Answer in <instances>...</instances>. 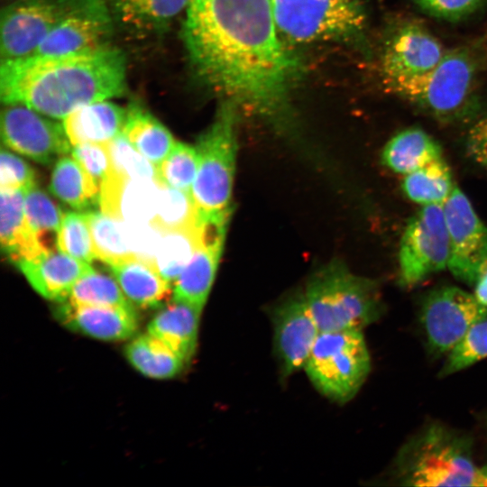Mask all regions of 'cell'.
Masks as SVG:
<instances>
[{"mask_svg":"<svg viewBox=\"0 0 487 487\" xmlns=\"http://www.w3.org/2000/svg\"><path fill=\"white\" fill-rule=\"evenodd\" d=\"M181 38L193 73L222 102L281 127L291 121L302 66L271 0H189Z\"/></svg>","mask_w":487,"mask_h":487,"instance_id":"6da1fadb","label":"cell"},{"mask_svg":"<svg viewBox=\"0 0 487 487\" xmlns=\"http://www.w3.org/2000/svg\"><path fill=\"white\" fill-rule=\"evenodd\" d=\"M126 90V59L107 45L69 54H32L1 60L0 97L54 119L76 108L110 100Z\"/></svg>","mask_w":487,"mask_h":487,"instance_id":"7a4b0ae2","label":"cell"},{"mask_svg":"<svg viewBox=\"0 0 487 487\" xmlns=\"http://www.w3.org/2000/svg\"><path fill=\"white\" fill-rule=\"evenodd\" d=\"M477 61L465 48L446 51L430 70L412 76L382 78L385 90L444 123H459L478 111Z\"/></svg>","mask_w":487,"mask_h":487,"instance_id":"3957f363","label":"cell"},{"mask_svg":"<svg viewBox=\"0 0 487 487\" xmlns=\"http://www.w3.org/2000/svg\"><path fill=\"white\" fill-rule=\"evenodd\" d=\"M304 296L320 332L362 329L382 310L375 280L353 273L339 262L316 271Z\"/></svg>","mask_w":487,"mask_h":487,"instance_id":"277c9868","label":"cell"},{"mask_svg":"<svg viewBox=\"0 0 487 487\" xmlns=\"http://www.w3.org/2000/svg\"><path fill=\"white\" fill-rule=\"evenodd\" d=\"M238 112L233 105L222 102L213 124L196 145L199 165L191 195L199 220L230 218Z\"/></svg>","mask_w":487,"mask_h":487,"instance_id":"5b68a950","label":"cell"},{"mask_svg":"<svg viewBox=\"0 0 487 487\" xmlns=\"http://www.w3.org/2000/svg\"><path fill=\"white\" fill-rule=\"evenodd\" d=\"M285 41L359 45L364 41L363 0H271Z\"/></svg>","mask_w":487,"mask_h":487,"instance_id":"8992f818","label":"cell"},{"mask_svg":"<svg viewBox=\"0 0 487 487\" xmlns=\"http://www.w3.org/2000/svg\"><path fill=\"white\" fill-rule=\"evenodd\" d=\"M404 485L474 486V465L468 439L432 425L408 443L398 458Z\"/></svg>","mask_w":487,"mask_h":487,"instance_id":"52a82bcc","label":"cell"},{"mask_svg":"<svg viewBox=\"0 0 487 487\" xmlns=\"http://www.w3.org/2000/svg\"><path fill=\"white\" fill-rule=\"evenodd\" d=\"M304 369L322 394L339 403L350 400L371 369L362 329L320 332Z\"/></svg>","mask_w":487,"mask_h":487,"instance_id":"ba28073f","label":"cell"},{"mask_svg":"<svg viewBox=\"0 0 487 487\" xmlns=\"http://www.w3.org/2000/svg\"><path fill=\"white\" fill-rule=\"evenodd\" d=\"M448 233L443 205L422 206L408 221L398 253L399 281L413 287L447 268Z\"/></svg>","mask_w":487,"mask_h":487,"instance_id":"9c48e42d","label":"cell"},{"mask_svg":"<svg viewBox=\"0 0 487 487\" xmlns=\"http://www.w3.org/2000/svg\"><path fill=\"white\" fill-rule=\"evenodd\" d=\"M487 318V308L473 294L455 286L429 292L423 300L420 321L432 354H448L470 327Z\"/></svg>","mask_w":487,"mask_h":487,"instance_id":"30bf717a","label":"cell"},{"mask_svg":"<svg viewBox=\"0 0 487 487\" xmlns=\"http://www.w3.org/2000/svg\"><path fill=\"white\" fill-rule=\"evenodd\" d=\"M443 208L449 242L447 269L457 280L474 285L487 269V226L457 186Z\"/></svg>","mask_w":487,"mask_h":487,"instance_id":"8fae6325","label":"cell"},{"mask_svg":"<svg viewBox=\"0 0 487 487\" xmlns=\"http://www.w3.org/2000/svg\"><path fill=\"white\" fill-rule=\"evenodd\" d=\"M72 0H14L0 16L1 60L33 54L61 19Z\"/></svg>","mask_w":487,"mask_h":487,"instance_id":"7c38bea8","label":"cell"},{"mask_svg":"<svg viewBox=\"0 0 487 487\" xmlns=\"http://www.w3.org/2000/svg\"><path fill=\"white\" fill-rule=\"evenodd\" d=\"M21 104L4 105L1 112L3 143L44 165L70 151L63 124Z\"/></svg>","mask_w":487,"mask_h":487,"instance_id":"4fadbf2b","label":"cell"},{"mask_svg":"<svg viewBox=\"0 0 487 487\" xmlns=\"http://www.w3.org/2000/svg\"><path fill=\"white\" fill-rule=\"evenodd\" d=\"M115 26L105 0H72L33 54H69L110 45Z\"/></svg>","mask_w":487,"mask_h":487,"instance_id":"5bb4252c","label":"cell"},{"mask_svg":"<svg viewBox=\"0 0 487 487\" xmlns=\"http://www.w3.org/2000/svg\"><path fill=\"white\" fill-rule=\"evenodd\" d=\"M446 51L422 24L404 21L388 34L381 50L382 78L412 77L436 67Z\"/></svg>","mask_w":487,"mask_h":487,"instance_id":"9a60e30c","label":"cell"},{"mask_svg":"<svg viewBox=\"0 0 487 487\" xmlns=\"http://www.w3.org/2000/svg\"><path fill=\"white\" fill-rule=\"evenodd\" d=\"M275 350L284 375L304 368L320 331L304 294L289 298L272 312Z\"/></svg>","mask_w":487,"mask_h":487,"instance_id":"2e32d148","label":"cell"},{"mask_svg":"<svg viewBox=\"0 0 487 487\" xmlns=\"http://www.w3.org/2000/svg\"><path fill=\"white\" fill-rule=\"evenodd\" d=\"M204 240L173 283L172 299L203 309L223 252L227 221H201Z\"/></svg>","mask_w":487,"mask_h":487,"instance_id":"e0dca14e","label":"cell"},{"mask_svg":"<svg viewBox=\"0 0 487 487\" xmlns=\"http://www.w3.org/2000/svg\"><path fill=\"white\" fill-rule=\"evenodd\" d=\"M159 185L151 179L129 178L111 170L100 187V210L116 220L151 223L157 211Z\"/></svg>","mask_w":487,"mask_h":487,"instance_id":"ac0fdd59","label":"cell"},{"mask_svg":"<svg viewBox=\"0 0 487 487\" xmlns=\"http://www.w3.org/2000/svg\"><path fill=\"white\" fill-rule=\"evenodd\" d=\"M67 327L105 341L131 337L138 327L134 307H106L60 302L56 312Z\"/></svg>","mask_w":487,"mask_h":487,"instance_id":"d6986e66","label":"cell"},{"mask_svg":"<svg viewBox=\"0 0 487 487\" xmlns=\"http://www.w3.org/2000/svg\"><path fill=\"white\" fill-rule=\"evenodd\" d=\"M15 265L40 295L60 303L68 299L73 286L82 276L93 271L90 263L59 249Z\"/></svg>","mask_w":487,"mask_h":487,"instance_id":"ffe728a7","label":"cell"},{"mask_svg":"<svg viewBox=\"0 0 487 487\" xmlns=\"http://www.w3.org/2000/svg\"><path fill=\"white\" fill-rule=\"evenodd\" d=\"M24 197L25 189L1 190V247L14 264L50 253L26 219Z\"/></svg>","mask_w":487,"mask_h":487,"instance_id":"44dd1931","label":"cell"},{"mask_svg":"<svg viewBox=\"0 0 487 487\" xmlns=\"http://www.w3.org/2000/svg\"><path fill=\"white\" fill-rule=\"evenodd\" d=\"M189 0H105L115 25L137 37L166 31Z\"/></svg>","mask_w":487,"mask_h":487,"instance_id":"7402d4cb","label":"cell"},{"mask_svg":"<svg viewBox=\"0 0 487 487\" xmlns=\"http://www.w3.org/2000/svg\"><path fill=\"white\" fill-rule=\"evenodd\" d=\"M126 117L127 108L102 100L76 108L62 124L71 145L105 143L123 133Z\"/></svg>","mask_w":487,"mask_h":487,"instance_id":"603a6c76","label":"cell"},{"mask_svg":"<svg viewBox=\"0 0 487 487\" xmlns=\"http://www.w3.org/2000/svg\"><path fill=\"white\" fill-rule=\"evenodd\" d=\"M201 312L190 304L172 299L153 317L147 332L188 363L196 351Z\"/></svg>","mask_w":487,"mask_h":487,"instance_id":"cb8c5ba5","label":"cell"},{"mask_svg":"<svg viewBox=\"0 0 487 487\" xmlns=\"http://www.w3.org/2000/svg\"><path fill=\"white\" fill-rule=\"evenodd\" d=\"M443 158L439 142L418 127L393 135L381 152V163L395 173L406 175Z\"/></svg>","mask_w":487,"mask_h":487,"instance_id":"d4e9b609","label":"cell"},{"mask_svg":"<svg viewBox=\"0 0 487 487\" xmlns=\"http://www.w3.org/2000/svg\"><path fill=\"white\" fill-rule=\"evenodd\" d=\"M110 272L134 306H159L170 294V283L152 265L137 259L109 265Z\"/></svg>","mask_w":487,"mask_h":487,"instance_id":"484cf974","label":"cell"},{"mask_svg":"<svg viewBox=\"0 0 487 487\" xmlns=\"http://www.w3.org/2000/svg\"><path fill=\"white\" fill-rule=\"evenodd\" d=\"M122 133L158 168L177 142L170 132L137 103L127 107L126 122Z\"/></svg>","mask_w":487,"mask_h":487,"instance_id":"4316f807","label":"cell"},{"mask_svg":"<svg viewBox=\"0 0 487 487\" xmlns=\"http://www.w3.org/2000/svg\"><path fill=\"white\" fill-rule=\"evenodd\" d=\"M50 190L78 211L93 210L99 203L100 188L73 157L62 156L56 161Z\"/></svg>","mask_w":487,"mask_h":487,"instance_id":"83f0119b","label":"cell"},{"mask_svg":"<svg viewBox=\"0 0 487 487\" xmlns=\"http://www.w3.org/2000/svg\"><path fill=\"white\" fill-rule=\"evenodd\" d=\"M129 363L152 379H170L179 374L186 361L161 340L147 332L133 339L125 347Z\"/></svg>","mask_w":487,"mask_h":487,"instance_id":"f1b7e54d","label":"cell"},{"mask_svg":"<svg viewBox=\"0 0 487 487\" xmlns=\"http://www.w3.org/2000/svg\"><path fill=\"white\" fill-rule=\"evenodd\" d=\"M204 240V225L162 232L155 257V269L174 283Z\"/></svg>","mask_w":487,"mask_h":487,"instance_id":"f546056e","label":"cell"},{"mask_svg":"<svg viewBox=\"0 0 487 487\" xmlns=\"http://www.w3.org/2000/svg\"><path fill=\"white\" fill-rule=\"evenodd\" d=\"M455 186L451 170L444 158L404 175L401 182L404 195L420 206L443 205Z\"/></svg>","mask_w":487,"mask_h":487,"instance_id":"4dcf8cb0","label":"cell"},{"mask_svg":"<svg viewBox=\"0 0 487 487\" xmlns=\"http://www.w3.org/2000/svg\"><path fill=\"white\" fill-rule=\"evenodd\" d=\"M96 259L108 265L136 259L127 245L118 220L102 211L86 212Z\"/></svg>","mask_w":487,"mask_h":487,"instance_id":"1f68e13d","label":"cell"},{"mask_svg":"<svg viewBox=\"0 0 487 487\" xmlns=\"http://www.w3.org/2000/svg\"><path fill=\"white\" fill-rule=\"evenodd\" d=\"M151 223L161 232L198 225L199 216L191 193L161 182L157 211Z\"/></svg>","mask_w":487,"mask_h":487,"instance_id":"d6a6232c","label":"cell"},{"mask_svg":"<svg viewBox=\"0 0 487 487\" xmlns=\"http://www.w3.org/2000/svg\"><path fill=\"white\" fill-rule=\"evenodd\" d=\"M26 219L49 251L57 250V236L64 213L60 207L36 185L25 190Z\"/></svg>","mask_w":487,"mask_h":487,"instance_id":"836d02e7","label":"cell"},{"mask_svg":"<svg viewBox=\"0 0 487 487\" xmlns=\"http://www.w3.org/2000/svg\"><path fill=\"white\" fill-rule=\"evenodd\" d=\"M113 277L93 269L76 282L65 301L94 306L134 307Z\"/></svg>","mask_w":487,"mask_h":487,"instance_id":"e575fe53","label":"cell"},{"mask_svg":"<svg viewBox=\"0 0 487 487\" xmlns=\"http://www.w3.org/2000/svg\"><path fill=\"white\" fill-rule=\"evenodd\" d=\"M199 165V157L196 146L177 142L159 166L161 182L191 193Z\"/></svg>","mask_w":487,"mask_h":487,"instance_id":"d590c367","label":"cell"},{"mask_svg":"<svg viewBox=\"0 0 487 487\" xmlns=\"http://www.w3.org/2000/svg\"><path fill=\"white\" fill-rule=\"evenodd\" d=\"M57 247L60 251L87 263L96 259L86 212L69 211L64 214L58 232Z\"/></svg>","mask_w":487,"mask_h":487,"instance_id":"8d00e7d4","label":"cell"},{"mask_svg":"<svg viewBox=\"0 0 487 487\" xmlns=\"http://www.w3.org/2000/svg\"><path fill=\"white\" fill-rule=\"evenodd\" d=\"M487 357V318L473 325L460 342L447 354L440 370L446 377Z\"/></svg>","mask_w":487,"mask_h":487,"instance_id":"74e56055","label":"cell"},{"mask_svg":"<svg viewBox=\"0 0 487 487\" xmlns=\"http://www.w3.org/2000/svg\"><path fill=\"white\" fill-rule=\"evenodd\" d=\"M108 145L114 171L129 178L161 182L158 167L143 156L123 133L110 141Z\"/></svg>","mask_w":487,"mask_h":487,"instance_id":"f35d334b","label":"cell"},{"mask_svg":"<svg viewBox=\"0 0 487 487\" xmlns=\"http://www.w3.org/2000/svg\"><path fill=\"white\" fill-rule=\"evenodd\" d=\"M128 247L137 260L154 266L162 232L152 223L120 221Z\"/></svg>","mask_w":487,"mask_h":487,"instance_id":"ab89813d","label":"cell"},{"mask_svg":"<svg viewBox=\"0 0 487 487\" xmlns=\"http://www.w3.org/2000/svg\"><path fill=\"white\" fill-rule=\"evenodd\" d=\"M71 155L100 188L104 179L112 169L108 142L73 145Z\"/></svg>","mask_w":487,"mask_h":487,"instance_id":"60d3db41","label":"cell"},{"mask_svg":"<svg viewBox=\"0 0 487 487\" xmlns=\"http://www.w3.org/2000/svg\"><path fill=\"white\" fill-rule=\"evenodd\" d=\"M33 169L19 156L2 147L0 153L1 190L28 189L36 185Z\"/></svg>","mask_w":487,"mask_h":487,"instance_id":"b9f144b4","label":"cell"},{"mask_svg":"<svg viewBox=\"0 0 487 487\" xmlns=\"http://www.w3.org/2000/svg\"><path fill=\"white\" fill-rule=\"evenodd\" d=\"M427 14L446 20L457 21L478 10L485 0H413Z\"/></svg>","mask_w":487,"mask_h":487,"instance_id":"7bdbcfd3","label":"cell"},{"mask_svg":"<svg viewBox=\"0 0 487 487\" xmlns=\"http://www.w3.org/2000/svg\"><path fill=\"white\" fill-rule=\"evenodd\" d=\"M465 151L475 163L487 170V113L478 117L469 128Z\"/></svg>","mask_w":487,"mask_h":487,"instance_id":"ee69618b","label":"cell"},{"mask_svg":"<svg viewBox=\"0 0 487 487\" xmlns=\"http://www.w3.org/2000/svg\"><path fill=\"white\" fill-rule=\"evenodd\" d=\"M473 295L479 303L487 308V269L475 282Z\"/></svg>","mask_w":487,"mask_h":487,"instance_id":"f6af8a7d","label":"cell"},{"mask_svg":"<svg viewBox=\"0 0 487 487\" xmlns=\"http://www.w3.org/2000/svg\"><path fill=\"white\" fill-rule=\"evenodd\" d=\"M474 486L487 487V465L478 467Z\"/></svg>","mask_w":487,"mask_h":487,"instance_id":"bcb514c9","label":"cell"}]
</instances>
